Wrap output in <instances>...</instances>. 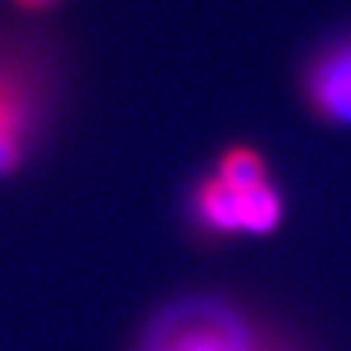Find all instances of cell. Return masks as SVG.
I'll use <instances>...</instances> for the list:
<instances>
[{
	"mask_svg": "<svg viewBox=\"0 0 351 351\" xmlns=\"http://www.w3.org/2000/svg\"><path fill=\"white\" fill-rule=\"evenodd\" d=\"M138 351H284L237 304L217 295H184L152 316Z\"/></svg>",
	"mask_w": 351,
	"mask_h": 351,
	"instance_id": "cell-1",
	"label": "cell"
},
{
	"mask_svg": "<svg viewBox=\"0 0 351 351\" xmlns=\"http://www.w3.org/2000/svg\"><path fill=\"white\" fill-rule=\"evenodd\" d=\"M50 114V85L41 62L0 44V179L27 164Z\"/></svg>",
	"mask_w": 351,
	"mask_h": 351,
	"instance_id": "cell-2",
	"label": "cell"
},
{
	"mask_svg": "<svg viewBox=\"0 0 351 351\" xmlns=\"http://www.w3.org/2000/svg\"><path fill=\"white\" fill-rule=\"evenodd\" d=\"M191 223L211 237H263L284 223V196L272 179L228 182L205 173L188 196Z\"/></svg>",
	"mask_w": 351,
	"mask_h": 351,
	"instance_id": "cell-3",
	"label": "cell"
},
{
	"mask_svg": "<svg viewBox=\"0 0 351 351\" xmlns=\"http://www.w3.org/2000/svg\"><path fill=\"white\" fill-rule=\"evenodd\" d=\"M307 108L334 126H351V36L322 47L302 76Z\"/></svg>",
	"mask_w": 351,
	"mask_h": 351,
	"instance_id": "cell-4",
	"label": "cell"
},
{
	"mask_svg": "<svg viewBox=\"0 0 351 351\" xmlns=\"http://www.w3.org/2000/svg\"><path fill=\"white\" fill-rule=\"evenodd\" d=\"M9 3H12L18 12H24V15H44V12H50L59 0H9Z\"/></svg>",
	"mask_w": 351,
	"mask_h": 351,
	"instance_id": "cell-5",
	"label": "cell"
}]
</instances>
